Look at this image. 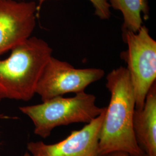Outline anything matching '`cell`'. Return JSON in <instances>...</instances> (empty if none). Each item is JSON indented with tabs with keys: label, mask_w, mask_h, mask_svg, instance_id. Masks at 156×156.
Instances as JSON below:
<instances>
[{
	"label": "cell",
	"mask_w": 156,
	"mask_h": 156,
	"mask_svg": "<svg viewBox=\"0 0 156 156\" xmlns=\"http://www.w3.org/2000/svg\"><path fill=\"white\" fill-rule=\"evenodd\" d=\"M46 1H48V0H39V2H38V4L37 5V15H38V13H39V11H40V9L41 8V6L44 4V2Z\"/></svg>",
	"instance_id": "7c38bea8"
},
{
	"label": "cell",
	"mask_w": 156,
	"mask_h": 156,
	"mask_svg": "<svg viewBox=\"0 0 156 156\" xmlns=\"http://www.w3.org/2000/svg\"><path fill=\"white\" fill-rule=\"evenodd\" d=\"M102 156H134L129 154L128 153L124 151H114L111 153H107L105 155H103ZM140 156H148L145 154H144Z\"/></svg>",
	"instance_id": "8fae6325"
},
{
	"label": "cell",
	"mask_w": 156,
	"mask_h": 156,
	"mask_svg": "<svg viewBox=\"0 0 156 156\" xmlns=\"http://www.w3.org/2000/svg\"><path fill=\"white\" fill-rule=\"evenodd\" d=\"M34 1L0 0V58L31 37L36 25Z\"/></svg>",
	"instance_id": "52a82bcc"
},
{
	"label": "cell",
	"mask_w": 156,
	"mask_h": 156,
	"mask_svg": "<svg viewBox=\"0 0 156 156\" xmlns=\"http://www.w3.org/2000/svg\"><path fill=\"white\" fill-rule=\"evenodd\" d=\"M114 9L121 12L124 19L123 30L137 32L143 25L142 13L149 17V6L147 0H108Z\"/></svg>",
	"instance_id": "9c48e42d"
},
{
	"label": "cell",
	"mask_w": 156,
	"mask_h": 156,
	"mask_svg": "<svg viewBox=\"0 0 156 156\" xmlns=\"http://www.w3.org/2000/svg\"><path fill=\"white\" fill-rule=\"evenodd\" d=\"M106 79L111 99L101 129L99 155L121 151L141 156L145 153L136 142L133 127L135 98L128 69L122 66L114 69Z\"/></svg>",
	"instance_id": "6da1fadb"
},
{
	"label": "cell",
	"mask_w": 156,
	"mask_h": 156,
	"mask_svg": "<svg viewBox=\"0 0 156 156\" xmlns=\"http://www.w3.org/2000/svg\"><path fill=\"white\" fill-rule=\"evenodd\" d=\"M105 107L96 105L94 95L83 91L73 97H54L42 103L20 106L19 111L33 123L34 133L46 139L57 127L73 123L87 124L99 116Z\"/></svg>",
	"instance_id": "3957f363"
},
{
	"label": "cell",
	"mask_w": 156,
	"mask_h": 156,
	"mask_svg": "<svg viewBox=\"0 0 156 156\" xmlns=\"http://www.w3.org/2000/svg\"><path fill=\"white\" fill-rule=\"evenodd\" d=\"M128 49L122 53L127 64L135 98V109H140L151 86L156 82V42L142 25L137 32L123 30Z\"/></svg>",
	"instance_id": "277c9868"
},
{
	"label": "cell",
	"mask_w": 156,
	"mask_h": 156,
	"mask_svg": "<svg viewBox=\"0 0 156 156\" xmlns=\"http://www.w3.org/2000/svg\"><path fill=\"white\" fill-rule=\"evenodd\" d=\"M94 8L95 15L101 20H107L111 16V6L108 0H89Z\"/></svg>",
	"instance_id": "30bf717a"
},
{
	"label": "cell",
	"mask_w": 156,
	"mask_h": 156,
	"mask_svg": "<svg viewBox=\"0 0 156 156\" xmlns=\"http://www.w3.org/2000/svg\"><path fill=\"white\" fill-rule=\"evenodd\" d=\"M22 156H31V155H30V154L28 153V151H27V152L24 153V154Z\"/></svg>",
	"instance_id": "5bb4252c"
},
{
	"label": "cell",
	"mask_w": 156,
	"mask_h": 156,
	"mask_svg": "<svg viewBox=\"0 0 156 156\" xmlns=\"http://www.w3.org/2000/svg\"><path fill=\"white\" fill-rule=\"evenodd\" d=\"M133 127L140 149L148 156H156V82L146 95L143 108L135 109Z\"/></svg>",
	"instance_id": "ba28073f"
},
{
	"label": "cell",
	"mask_w": 156,
	"mask_h": 156,
	"mask_svg": "<svg viewBox=\"0 0 156 156\" xmlns=\"http://www.w3.org/2000/svg\"><path fill=\"white\" fill-rule=\"evenodd\" d=\"M104 74V71L100 68L78 69L68 62L51 56L39 78L35 93L42 102L67 93L76 94L84 91Z\"/></svg>",
	"instance_id": "5b68a950"
},
{
	"label": "cell",
	"mask_w": 156,
	"mask_h": 156,
	"mask_svg": "<svg viewBox=\"0 0 156 156\" xmlns=\"http://www.w3.org/2000/svg\"><path fill=\"white\" fill-rule=\"evenodd\" d=\"M0 59V101L31 100L53 49L44 39L30 37Z\"/></svg>",
	"instance_id": "7a4b0ae2"
},
{
	"label": "cell",
	"mask_w": 156,
	"mask_h": 156,
	"mask_svg": "<svg viewBox=\"0 0 156 156\" xmlns=\"http://www.w3.org/2000/svg\"><path fill=\"white\" fill-rule=\"evenodd\" d=\"M0 119H17V117H10L9 116L5 115L4 114H0Z\"/></svg>",
	"instance_id": "4fadbf2b"
},
{
	"label": "cell",
	"mask_w": 156,
	"mask_h": 156,
	"mask_svg": "<svg viewBox=\"0 0 156 156\" xmlns=\"http://www.w3.org/2000/svg\"><path fill=\"white\" fill-rule=\"evenodd\" d=\"M106 107L99 116L66 138L53 144L31 141L27 144L31 156H100L99 139Z\"/></svg>",
	"instance_id": "8992f818"
}]
</instances>
